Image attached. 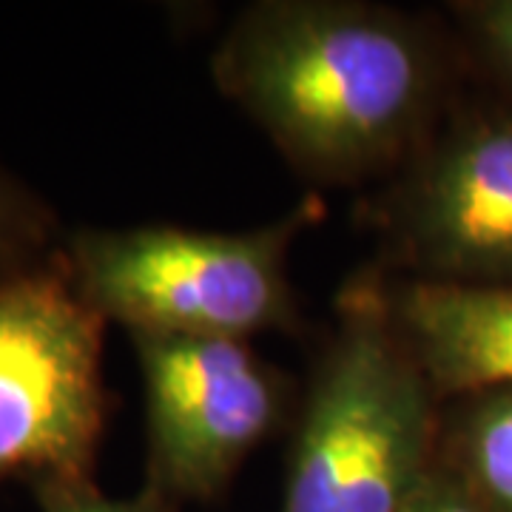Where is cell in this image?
<instances>
[{
  "label": "cell",
  "mask_w": 512,
  "mask_h": 512,
  "mask_svg": "<svg viewBox=\"0 0 512 512\" xmlns=\"http://www.w3.org/2000/svg\"><path fill=\"white\" fill-rule=\"evenodd\" d=\"M384 296L404 345L441 402L484 387H512V285L407 279L384 282Z\"/></svg>",
  "instance_id": "obj_7"
},
{
  "label": "cell",
  "mask_w": 512,
  "mask_h": 512,
  "mask_svg": "<svg viewBox=\"0 0 512 512\" xmlns=\"http://www.w3.org/2000/svg\"><path fill=\"white\" fill-rule=\"evenodd\" d=\"M402 512H487L461 481L439 461L421 478L413 498Z\"/></svg>",
  "instance_id": "obj_11"
},
{
  "label": "cell",
  "mask_w": 512,
  "mask_h": 512,
  "mask_svg": "<svg viewBox=\"0 0 512 512\" xmlns=\"http://www.w3.org/2000/svg\"><path fill=\"white\" fill-rule=\"evenodd\" d=\"M436 461L487 512H512V387H484L441 402Z\"/></svg>",
  "instance_id": "obj_8"
},
{
  "label": "cell",
  "mask_w": 512,
  "mask_h": 512,
  "mask_svg": "<svg viewBox=\"0 0 512 512\" xmlns=\"http://www.w3.org/2000/svg\"><path fill=\"white\" fill-rule=\"evenodd\" d=\"M103 328L69 265L0 276V481L92 476Z\"/></svg>",
  "instance_id": "obj_4"
},
{
  "label": "cell",
  "mask_w": 512,
  "mask_h": 512,
  "mask_svg": "<svg viewBox=\"0 0 512 512\" xmlns=\"http://www.w3.org/2000/svg\"><path fill=\"white\" fill-rule=\"evenodd\" d=\"M376 217L413 279L512 285V109L476 106L436 128Z\"/></svg>",
  "instance_id": "obj_6"
},
{
  "label": "cell",
  "mask_w": 512,
  "mask_h": 512,
  "mask_svg": "<svg viewBox=\"0 0 512 512\" xmlns=\"http://www.w3.org/2000/svg\"><path fill=\"white\" fill-rule=\"evenodd\" d=\"M439 424L384 282H353L302 404L279 512H402L436 464Z\"/></svg>",
  "instance_id": "obj_2"
},
{
  "label": "cell",
  "mask_w": 512,
  "mask_h": 512,
  "mask_svg": "<svg viewBox=\"0 0 512 512\" xmlns=\"http://www.w3.org/2000/svg\"><path fill=\"white\" fill-rule=\"evenodd\" d=\"M217 86L302 174L359 183L436 131L444 63L399 9L353 0L254 3L222 37Z\"/></svg>",
  "instance_id": "obj_1"
},
{
  "label": "cell",
  "mask_w": 512,
  "mask_h": 512,
  "mask_svg": "<svg viewBox=\"0 0 512 512\" xmlns=\"http://www.w3.org/2000/svg\"><path fill=\"white\" fill-rule=\"evenodd\" d=\"M456 15L484 63L512 89V0L458 3Z\"/></svg>",
  "instance_id": "obj_10"
},
{
  "label": "cell",
  "mask_w": 512,
  "mask_h": 512,
  "mask_svg": "<svg viewBox=\"0 0 512 512\" xmlns=\"http://www.w3.org/2000/svg\"><path fill=\"white\" fill-rule=\"evenodd\" d=\"M20 242V217L15 211L12 200L6 197V191L0 188V271L6 268V262L18 251Z\"/></svg>",
  "instance_id": "obj_12"
},
{
  "label": "cell",
  "mask_w": 512,
  "mask_h": 512,
  "mask_svg": "<svg viewBox=\"0 0 512 512\" xmlns=\"http://www.w3.org/2000/svg\"><path fill=\"white\" fill-rule=\"evenodd\" d=\"M40 512H180L174 498L146 484L131 498H111L92 476L80 478H40L29 484Z\"/></svg>",
  "instance_id": "obj_9"
},
{
  "label": "cell",
  "mask_w": 512,
  "mask_h": 512,
  "mask_svg": "<svg viewBox=\"0 0 512 512\" xmlns=\"http://www.w3.org/2000/svg\"><path fill=\"white\" fill-rule=\"evenodd\" d=\"M148 421L146 484L214 501L285 416V382L248 342L134 333Z\"/></svg>",
  "instance_id": "obj_5"
},
{
  "label": "cell",
  "mask_w": 512,
  "mask_h": 512,
  "mask_svg": "<svg viewBox=\"0 0 512 512\" xmlns=\"http://www.w3.org/2000/svg\"><path fill=\"white\" fill-rule=\"evenodd\" d=\"M311 211L245 234L143 225L83 231L69 274L103 319L128 333L239 339L296 322L288 248Z\"/></svg>",
  "instance_id": "obj_3"
}]
</instances>
